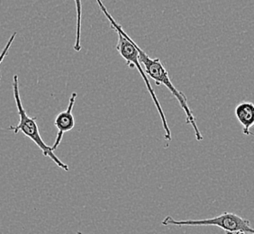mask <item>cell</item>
Here are the masks:
<instances>
[{
  "mask_svg": "<svg viewBox=\"0 0 254 234\" xmlns=\"http://www.w3.org/2000/svg\"><path fill=\"white\" fill-rule=\"evenodd\" d=\"M235 234H245V233H244V232H238V233H236Z\"/></svg>",
  "mask_w": 254,
  "mask_h": 234,
  "instance_id": "30bf717a",
  "label": "cell"
},
{
  "mask_svg": "<svg viewBox=\"0 0 254 234\" xmlns=\"http://www.w3.org/2000/svg\"><path fill=\"white\" fill-rule=\"evenodd\" d=\"M82 1L83 0H74L77 11V31H76V41L74 44L73 49L76 53L81 51V27H82Z\"/></svg>",
  "mask_w": 254,
  "mask_h": 234,
  "instance_id": "52a82bcc",
  "label": "cell"
},
{
  "mask_svg": "<svg viewBox=\"0 0 254 234\" xmlns=\"http://www.w3.org/2000/svg\"><path fill=\"white\" fill-rule=\"evenodd\" d=\"M161 225L163 226H217L224 230L226 234H235L238 232H244L245 234H254V229L251 226L248 220L242 218L239 215L233 213L225 212L222 215L214 218L202 220H181L177 221L171 216H166L162 220Z\"/></svg>",
  "mask_w": 254,
  "mask_h": 234,
  "instance_id": "277c9868",
  "label": "cell"
},
{
  "mask_svg": "<svg viewBox=\"0 0 254 234\" xmlns=\"http://www.w3.org/2000/svg\"><path fill=\"white\" fill-rule=\"evenodd\" d=\"M77 234H82V233H81V232H79V231H78V232H77Z\"/></svg>",
  "mask_w": 254,
  "mask_h": 234,
  "instance_id": "8fae6325",
  "label": "cell"
},
{
  "mask_svg": "<svg viewBox=\"0 0 254 234\" xmlns=\"http://www.w3.org/2000/svg\"><path fill=\"white\" fill-rule=\"evenodd\" d=\"M134 46L138 51L139 54V59L140 62L143 65L144 67V71L146 75H148L150 78L153 79L155 81L157 86H161L163 85L164 87H166L170 92L173 95V97L176 98L178 102L180 104L182 110L186 115V122L188 124H190L194 132H195V139L200 142L203 140V135L201 133L199 128L196 124L195 117L193 115V113L191 111L190 108L188 104V99L187 97L183 93L178 90V88L173 85L171 78L169 77V73L167 71L166 68L164 67V65L162 64L160 58H150L146 53L141 49L138 44L134 42Z\"/></svg>",
  "mask_w": 254,
  "mask_h": 234,
  "instance_id": "7a4b0ae2",
  "label": "cell"
},
{
  "mask_svg": "<svg viewBox=\"0 0 254 234\" xmlns=\"http://www.w3.org/2000/svg\"><path fill=\"white\" fill-rule=\"evenodd\" d=\"M12 86H13V95L15 98L16 108H17L18 116H19V122L16 125H11L9 127L10 131H13L15 134L20 132H23L25 136L28 137L38 146V148L43 152L44 157L50 158L63 171H69V167L61 161L59 158L55 155L53 148L48 146L42 139V137L40 135L39 128H38L37 122H36L37 118L30 117L25 112L24 106L22 104L21 97H20L19 79H18L17 75H15L13 77Z\"/></svg>",
  "mask_w": 254,
  "mask_h": 234,
  "instance_id": "3957f363",
  "label": "cell"
},
{
  "mask_svg": "<svg viewBox=\"0 0 254 234\" xmlns=\"http://www.w3.org/2000/svg\"><path fill=\"white\" fill-rule=\"evenodd\" d=\"M78 98V94L76 92H72L69 101H68V108L63 112L60 113L57 115L54 121V125L57 127L58 132L56 140L53 145V150L56 151L57 148L60 146L61 142L63 141L64 133L65 132H70L74 126H75V119H74L73 115H72V110H73L74 105L76 103V99Z\"/></svg>",
  "mask_w": 254,
  "mask_h": 234,
  "instance_id": "5b68a950",
  "label": "cell"
},
{
  "mask_svg": "<svg viewBox=\"0 0 254 234\" xmlns=\"http://www.w3.org/2000/svg\"><path fill=\"white\" fill-rule=\"evenodd\" d=\"M96 1L98 3L99 8L102 11L103 14L106 15V17L109 21L111 29L114 30L118 34V44L116 46V49L118 51V54H120L122 56V58L126 60L127 66L129 68H136L138 72L141 75L144 83L146 85L147 90H148L149 94L151 95L152 101L154 103V106L156 107L157 111H158L159 116L161 117L162 126H163V130H164V139L167 142H171L172 138H171V129L168 125L165 114L163 112V109L161 108V104L157 98L156 94L152 88L151 82L147 77L145 71L142 68V65L140 62V59H139L138 51L134 46V41L125 32V30L123 29L122 25H119L112 15H110V13L108 12L107 7L104 5L102 0H96Z\"/></svg>",
  "mask_w": 254,
  "mask_h": 234,
  "instance_id": "6da1fadb",
  "label": "cell"
},
{
  "mask_svg": "<svg viewBox=\"0 0 254 234\" xmlns=\"http://www.w3.org/2000/svg\"><path fill=\"white\" fill-rule=\"evenodd\" d=\"M235 117L243 126V132L249 135L250 129L254 125V104L243 102L235 108Z\"/></svg>",
  "mask_w": 254,
  "mask_h": 234,
  "instance_id": "8992f818",
  "label": "cell"
},
{
  "mask_svg": "<svg viewBox=\"0 0 254 234\" xmlns=\"http://www.w3.org/2000/svg\"><path fill=\"white\" fill-rule=\"evenodd\" d=\"M16 35H17V33H16V32H15V33H13V34H12V35L10 36L8 42H7L6 44H5V46L4 47V49L2 50V52L0 53V65L2 64L3 60H4V58L6 57V55H7V54L9 53L10 48H11L12 44H13V43H14V41H15ZM0 78H1V73H0Z\"/></svg>",
  "mask_w": 254,
  "mask_h": 234,
  "instance_id": "ba28073f",
  "label": "cell"
},
{
  "mask_svg": "<svg viewBox=\"0 0 254 234\" xmlns=\"http://www.w3.org/2000/svg\"><path fill=\"white\" fill-rule=\"evenodd\" d=\"M250 136H254V132H249Z\"/></svg>",
  "mask_w": 254,
  "mask_h": 234,
  "instance_id": "9c48e42d",
  "label": "cell"
}]
</instances>
